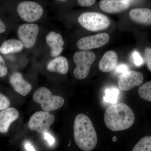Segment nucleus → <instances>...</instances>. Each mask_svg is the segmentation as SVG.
<instances>
[{"label":"nucleus","mask_w":151,"mask_h":151,"mask_svg":"<svg viewBox=\"0 0 151 151\" xmlns=\"http://www.w3.org/2000/svg\"><path fill=\"white\" fill-rule=\"evenodd\" d=\"M73 136L76 145L84 151H92L97 145V133L91 119L86 115L79 114L73 124Z\"/></svg>","instance_id":"f257e3e1"},{"label":"nucleus","mask_w":151,"mask_h":151,"mask_svg":"<svg viewBox=\"0 0 151 151\" xmlns=\"http://www.w3.org/2000/svg\"><path fill=\"white\" fill-rule=\"evenodd\" d=\"M135 115L132 109L124 103L110 106L104 114L106 127L113 132L129 129L135 122Z\"/></svg>","instance_id":"f03ea898"},{"label":"nucleus","mask_w":151,"mask_h":151,"mask_svg":"<svg viewBox=\"0 0 151 151\" xmlns=\"http://www.w3.org/2000/svg\"><path fill=\"white\" fill-rule=\"evenodd\" d=\"M33 99L36 103L40 104L44 111L57 110L64 105V100L58 95H54L46 87L38 88L33 95Z\"/></svg>","instance_id":"7ed1b4c3"},{"label":"nucleus","mask_w":151,"mask_h":151,"mask_svg":"<svg viewBox=\"0 0 151 151\" xmlns=\"http://www.w3.org/2000/svg\"><path fill=\"white\" fill-rule=\"evenodd\" d=\"M96 56L93 52L82 50L76 52L73 55V61L76 67L73 74L78 79L86 78L89 75L91 65L95 60Z\"/></svg>","instance_id":"20e7f679"},{"label":"nucleus","mask_w":151,"mask_h":151,"mask_svg":"<svg viewBox=\"0 0 151 151\" xmlns=\"http://www.w3.org/2000/svg\"><path fill=\"white\" fill-rule=\"evenodd\" d=\"M78 22L84 28L91 31L96 32L106 29L110 25L108 17L103 14L87 12L81 14Z\"/></svg>","instance_id":"39448f33"},{"label":"nucleus","mask_w":151,"mask_h":151,"mask_svg":"<svg viewBox=\"0 0 151 151\" xmlns=\"http://www.w3.org/2000/svg\"><path fill=\"white\" fill-rule=\"evenodd\" d=\"M55 119L54 115L49 112L38 111L34 113L30 118L28 127L31 131L44 134L48 132L50 126L54 123Z\"/></svg>","instance_id":"423d86ee"},{"label":"nucleus","mask_w":151,"mask_h":151,"mask_svg":"<svg viewBox=\"0 0 151 151\" xmlns=\"http://www.w3.org/2000/svg\"><path fill=\"white\" fill-rule=\"evenodd\" d=\"M17 11L21 19L28 22L37 21L41 17L43 12V9L40 5L29 1L19 3Z\"/></svg>","instance_id":"0eeeda50"},{"label":"nucleus","mask_w":151,"mask_h":151,"mask_svg":"<svg viewBox=\"0 0 151 151\" xmlns=\"http://www.w3.org/2000/svg\"><path fill=\"white\" fill-rule=\"evenodd\" d=\"M39 28L35 24H25L22 25L18 29L19 39L25 48H31L36 42Z\"/></svg>","instance_id":"6e6552de"},{"label":"nucleus","mask_w":151,"mask_h":151,"mask_svg":"<svg viewBox=\"0 0 151 151\" xmlns=\"http://www.w3.org/2000/svg\"><path fill=\"white\" fill-rule=\"evenodd\" d=\"M144 79V76L141 72L128 70L118 77V85L119 89L122 91H129L134 87L140 86Z\"/></svg>","instance_id":"1a4fd4ad"},{"label":"nucleus","mask_w":151,"mask_h":151,"mask_svg":"<svg viewBox=\"0 0 151 151\" xmlns=\"http://www.w3.org/2000/svg\"><path fill=\"white\" fill-rule=\"evenodd\" d=\"M109 40L110 36L108 34L103 33L80 39L77 42V46L80 50H90L105 45Z\"/></svg>","instance_id":"9d476101"},{"label":"nucleus","mask_w":151,"mask_h":151,"mask_svg":"<svg viewBox=\"0 0 151 151\" xmlns=\"http://www.w3.org/2000/svg\"><path fill=\"white\" fill-rule=\"evenodd\" d=\"M9 82L15 91L22 96H26L32 89L31 84L25 81L19 72H15L11 76Z\"/></svg>","instance_id":"9b49d317"},{"label":"nucleus","mask_w":151,"mask_h":151,"mask_svg":"<svg viewBox=\"0 0 151 151\" xmlns=\"http://www.w3.org/2000/svg\"><path fill=\"white\" fill-rule=\"evenodd\" d=\"M129 3L125 0H101L100 8L108 13H117L124 12L129 8Z\"/></svg>","instance_id":"f8f14e48"},{"label":"nucleus","mask_w":151,"mask_h":151,"mask_svg":"<svg viewBox=\"0 0 151 151\" xmlns=\"http://www.w3.org/2000/svg\"><path fill=\"white\" fill-rule=\"evenodd\" d=\"M19 113L16 108H8L0 112V133L8 132L11 124L19 118Z\"/></svg>","instance_id":"ddd939ff"},{"label":"nucleus","mask_w":151,"mask_h":151,"mask_svg":"<svg viewBox=\"0 0 151 151\" xmlns=\"http://www.w3.org/2000/svg\"><path fill=\"white\" fill-rule=\"evenodd\" d=\"M47 43L51 48L50 55L53 57H56L61 54L63 50L64 41L62 36L60 34L51 32L46 37Z\"/></svg>","instance_id":"4468645a"},{"label":"nucleus","mask_w":151,"mask_h":151,"mask_svg":"<svg viewBox=\"0 0 151 151\" xmlns=\"http://www.w3.org/2000/svg\"><path fill=\"white\" fill-rule=\"evenodd\" d=\"M118 63V55L115 51L106 52L100 60L99 68L103 72H110L115 69Z\"/></svg>","instance_id":"2eb2a0df"},{"label":"nucleus","mask_w":151,"mask_h":151,"mask_svg":"<svg viewBox=\"0 0 151 151\" xmlns=\"http://www.w3.org/2000/svg\"><path fill=\"white\" fill-rule=\"evenodd\" d=\"M131 19L137 23L151 25V9L147 8L133 9L130 11Z\"/></svg>","instance_id":"dca6fc26"},{"label":"nucleus","mask_w":151,"mask_h":151,"mask_svg":"<svg viewBox=\"0 0 151 151\" xmlns=\"http://www.w3.org/2000/svg\"><path fill=\"white\" fill-rule=\"evenodd\" d=\"M69 65L67 59L63 56H57L49 63L47 69L50 72H56L61 74L67 73Z\"/></svg>","instance_id":"f3484780"},{"label":"nucleus","mask_w":151,"mask_h":151,"mask_svg":"<svg viewBox=\"0 0 151 151\" xmlns=\"http://www.w3.org/2000/svg\"><path fill=\"white\" fill-rule=\"evenodd\" d=\"M24 45L20 40L12 39L6 41L0 47V52L6 55L19 52L24 48Z\"/></svg>","instance_id":"a211bd4d"},{"label":"nucleus","mask_w":151,"mask_h":151,"mask_svg":"<svg viewBox=\"0 0 151 151\" xmlns=\"http://www.w3.org/2000/svg\"><path fill=\"white\" fill-rule=\"evenodd\" d=\"M119 91L115 87H111L105 90L104 100L105 103L116 104L118 102Z\"/></svg>","instance_id":"6ab92c4d"},{"label":"nucleus","mask_w":151,"mask_h":151,"mask_svg":"<svg viewBox=\"0 0 151 151\" xmlns=\"http://www.w3.org/2000/svg\"><path fill=\"white\" fill-rule=\"evenodd\" d=\"M132 151H151V136H147L141 139Z\"/></svg>","instance_id":"aec40b11"},{"label":"nucleus","mask_w":151,"mask_h":151,"mask_svg":"<svg viewBox=\"0 0 151 151\" xmlns=\"http://www.w3.org/2000/svg\"><path fill=\"white\" fill-rule=\"evenodd\" d=\"M138 93L142 99L151 102V81H148L139 86Z\"/></svg>","instance_id":"412c9836"},{"label":"nucleus","mask_w":151,"mask_h":151,"mask_svg":"<svg viewBox=\"0 0 151 151\" xmlns=\"http://www.w3.org/2000/svg\"><path fill=\"white\" fill-rule=\"evenodd\" d=\"M10 102L8 98L0 93V111L9 108Z\"/></svg>","instance_id":"4be33fe9"},{"label":"nucleus","mask_w":151,"mask_h":151,"mask_svg":"<svg viewBox=\"0 0 151 151\" xmlns=\"http://www.w3.org/2000/svg\"><path fill=\"white\" fill-rule=\"evenodd\" d=\"M145 60L148 69L151 72V48H146L145 51Z\"/></svg>","instance_id":"5701e85b"},{"label":"nucleus","mask_w":151,"mask_h":151,"mask_svg":"<svg viewBox=\"0 0 151 151\" xmlns=\"http://www.w3.org/2000/svg\"><path fill=\"white\" fill-rule=\"evenodd\" d=\"M8 69L6 66L4 60L0 55V77H3L6 75Z\"/></svg>","instance_id":"b1692460"},{"label":"nucleus","mask_w":151,"mask_h":151,"mask_svg":"<svg viewBox=\"0 0 151 151\" xmlns=\"http://www.w3.org/2000/svg\"><path fill=\"white\" fill-rule=\"evenodd\" d=\"M133 60H134V63L135 65L137 66H141L142 65L144 60L142 58L139 54V52L137 51L134 52L133 54Z\"/></svg>","instance_id":"393cba45"},{"label":"nucleus","mask_w":151,"mask_h":151,"mask_svg":"<svg viewBox=\"0 0 151 151\" xmlns=\"http://www.w3.org/2000/svg\"><path fill=\"white\" fill-rule=\"evenodd\" d=\"M96 0H78V4L81 6L89 7L93 5Z\"/></svg>","instance_id":"a878e982"},{"label":"nucleus","mask_w":151,"mask_h":151,"mask_svg":"<svg viewBox=\"0 0 151 151\" xmlns=\"http://www.w3.org/2000/svg\"><path fill=\"white\" fill-rule=\"evenodd\" d=\"M44 137L45 139L47 141L49 145L52 146L54 145L55 142V139L54 138L52 137L50 134L46 132L44 134Z\"/></svg>","instance_id":"bb28decb"},{"label":"nucleus","mask_w":151,"mask_h":151,"mask_svg":"<svg viewBox=\"0 0 151 151\" xmlns=\"http://www.w3.org/2000/svg\"><path fill=\"white\" fill-rule=\"evenodd\" d=\"M128 70V66L125 64L120 65L116 68V71L119 73H123Z\"/></svg>","instance_id":"cd10ccee"},{"label":"nucleus","mask_w":151,"mask_h":151,"mask_svg":"<svg viewBox=\"0 0 151 151\" xmlns=\"http://www.w3.org/2000/svg\"><path fill=\"white\" fill-rule=\"evenodd\" d=\"M24 147L27 151H36L35 149L34 148L33 146L32 145L31 143L29 142V141H26L25 142H24Z\"/></svg>","instance_id":"c85d7f7f"},{"label":"nucleus","mask_w":151,"mask_h":151,"mask_svg":"<svg viewBox=\"0 0 151 151\" xmlns=\"http://www.w3.org/2000/svg\"><path fill=\"white\" fill-rule=\"evenodd\" d=\"M6 31V26L4 22L0 19V33H3Z\"/></svg>","instance_id":"c756f323"},{"label":"nucleus","mask_w":151,"mask_h":151,"mask_svg":"<svg viewBox=\"0 0 151 151\" xmlns=\"http://www.w3.org/2000/svg\"><path fill=\"white\" fill-rule=\"evenodd\" d=\"M113 142H116L117 140V138L116 137H113Z\"/></svg>","instance_id":"7c9ffc66"},{"label":"nucleus","mask_w":151,"mask_h":151,"mask_svg":"<svg viewBox=\"0 0 151 151\" xmlns=\"http://www.w3.org/2000/svg\"><path fill=\"white\" fill-rule=\"evenodd\" d=\"M58 1H65V0H58Z\"/></svg>","instance_id":"2f4dec72"},{"label":"nucleus","mask_w":151,"mask_h":151,"mask_svg":"<svg viewBox=\"0 0 151 151\" xmlns=\"http://www.w3.org/2000/svg\"><path fill=\"white\" fill-rule=\"evenodd\" d=\"M125 1H129V0H125Z\"/></svg>","instance_id":"473e14b6"}]
</instances>
